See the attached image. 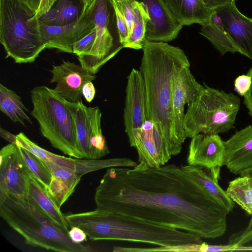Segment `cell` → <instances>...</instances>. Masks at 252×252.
I'll list each match as a JSON object with an SVG mask.
<instances>
[{
	"instance_id": "obj_1",
	"label": "cell",
	"mask_w": 252,
	"mask_h": 252,
	"mask_svg": "<svg viewBox=\"0 0 252 252\" xmlns=\"http://www.w3.org/2000/svg\"><path fill=\"white\" fill-rule=\"evenodd\" d=\"M96 209L173 227L202 238L221 236L228 214L182 167L107 169L95 189Z\"/></svg>"
},
{
	"instance_id": "obj_2",
	"label": "cell",
	"mask_w": 252,
	"mask_h": 252,
	"mask_svg": "<svg viewBox=\"0 0 252 252\" xmlns=\"http://www.w3.org/2000/svg\"><path fill=\"white\" fill-rule=\"evenodd\" d=\"M140 66L146 90L145 116L153 122L166 140L174 156L182 149L174 134L172 123L174 80L181 69L190 65L184 51L167 42L146 38Z\"/></svg>"
},
{
	"instance_id": "obj_3",
	"label": "cell",
	"mask_w": 252,
	"mask_h": 252,
	"mask_svg": "<svg viewBox=\"0 0 252 252\" xmlns=\"http://www.w3.org/2000/svg\"><path fill=\"white\" fill-rule=\"evenodd\" d=\"M69 227L77 226L93 241L115 240L169 247L200 244L202 238L191 233L96 209L65 216Z\"/></svg>"
},
{
	"instance_id": "obj_4",
	"label": "cell",
	"mask_w": 252,
	"mask_h": 252,
	"mask_svg": "<svg viewBox=\"0 0 252 252\" xmlns=\"http://www.w3.org/2000/svg\"><path fill=\"white\" fill-rule=\"evenodd\" d=\"M0 215L28 245L60 252H94L89 246L73 242L63 230L28 195H11L0 201Z\"/></svg>"
},
{
	"instance_id": "obj_5",
	"label": "cell",
	"mask_w": 252,
	"mask_h": 252,
	"mask_svg": "<svg viewBox=\"0 0 252 252\" xmlns=\"http://www.w3.org/2000/svg\"><path fill=\"white\" fill-rule=\"evenodd\" d=\"M0 42L18 63L34 62L45 49L39 18L23 0H0Z\"/></svg>"
},
{
	"instance_id": "obj_6",
	"label": "cell",
	"mask_w": 252,
	"mask_h": 252,
	"mask_svg": "<svg viewBox=\"0 0 252 252\" xmlns=\"http://www.w3.org/2000/svg\"><path fill=\"white\" fill-rule=\"evenodd\" d=\"M30 114L38 123L42 135L64 154L84 158L77 143L76 128L68 101L53 89L37 86L31 91Z\"/></svg>"
},
{
	"instance_id": "obj_7",
	"label": "cell",
	"mask_w": 252,
	"mask_h": 252,
	"mask_svg": "<svg viewBox=\"0 0 252 252\" xmlns=\"http://www.w3.org/2000/svg\"><path fill=\"white\" fill-rule=\"evenodd\" d=\"M198 96L188 104L183 120L187 138L200 133H225L233 128L241 99L231 93L204 85Z\"/></svg>"
},
{
	"instance_id": "obj_8",
	"label": "cell",
	"mask_w": 252,
	"mask_h": 252,
	"mask_svg": "<svg viewBox=\"0 0 252 252\" xmlns=\"http://www.w3.org/2000/svg\"><path fill=\"white\" fill-rule=\"evenodd\" d=\"M87 10L95 25L96 38L89 53L78 59L83 67L95 75L123 46H115L111 28L113 8L110 0H94Z\"/></svg>"
},
{
	"instance_id": "obj_9",
	"label": "cell",
	"mask_w": 252,
	"mask_h": 252,
	"mask_svg": "<svg viewBox=\"0 0 252 252\" xmlns=\"http://www.w3.org/2000/svg\"><path fill=\"white\" fill-rule=\"evenodd\" d=\"M75 120L79 148L84 158L98 159L110 153L102 134V113L98 106L87 107L82 101H68Z\"/></svg>"
},
{
	"instance_id": "obj_10",
	"label": "cell",
	"mask_w": 252,
	"mask_h": 252,
	"mask_svg": "<svg viewBox=\"0 0 252 252\" xmlns=\"http://www.w3.org/2000/svg\"><path fill=\"white\" fill-rule=\"evenodd\" d=\"M0 201L11 195H28L30 171L16 144L0 151Z\"/></svg>"
},
{
	"instance_id": "obj_11",
	"label": "cell",
	"mask_w": 252,
	"mask_h": 252,
	"mask_svg": "<svg viewBox=\"0 0 252 252\" xmlns=\"http://www.w3.org/2000/svg\"><path fill=\"white\" fill-rule=\"evenodd\" d=\"M130 146L137 150L139 163L149 167L165 165L173 156L166 140L156 126L147 119Z\"/></svg>"
},
{
	"instance_id": "obj_12",
	"label": "cell",
	"mask_w": 252,
	"mask_h": 252,
	"mask_svg": "<svg viewBox=\"0 0 252 252\" xmlns=\"http://www.w3.org/2000/svg\"><path fill=\"white\" fill-rule=\"evenodd\" d=\"M195 79L190 65L184 66L175 77L172 89V123L178 142L182 145L187 138L183 129L184 107L202 93L204 89Z\"/></svg>"
},
{
	"instance_id": "obj_13",
	"label": "cell",
	"mask_w": 252,
	"mask_h": 252,
	"mask_svg": "<svg viewBox=\"0 0 252 252\" xmlns=\"http://www.w3.org/2000/svg\"><path fill=\"white\" fill-rule=\"evenodd\" d=\"M146 90L140 70L132 68L127 76L126 89L124 122L130 145L146 120Z\"/></svg>"
},
{
	"instance_id": "obj_14",
	"label": "cell",
	"mask_w": 252,
	"mask_h": 252,
	"mask_svg": "<svg viewBox=\"0 0 252 252\" xmlns=\"http://www.w3.org/2000/svg\"><path fill=\"white\" fill-rule=\"evenodd\" d=\"M95 28L87 9L77 21L62 26H50L40 23V32L45 49L73 53L74 44Z\"/></svg>"
},
{
	"instance_id": "obj_15",
	"label": "cell",
	"mask_w": 252,
	"mask_h": 252,
	"mask_svg": "<svg viewBox=\"0 0 252 252\" xmlns=\"http://www.w3.org/2000/svg\"><path fill=\"white\" fill-rule=\"evenodd\" d=\"M51 83H56L54 91L67 101L76 103L81 101L82 88L88 82L94 80L96 76L80 64L63 61L59 65H53L51 70Z\"/></svg>"
},
{
	"instance_id": "obj_16",
	"label": "cell",
	"mask_w": 252,
	"mask_h": 252,
	"mask_svg": "<svg viewBox=\"0 0 252 252\" xmlns=\"http://www.w3.org/2000/svg\"><path fill=\"white\" fill-rule=\"evenodd\" d=\"M235 1L214 10L241 54L252 60V18L238 9Z\"/></svg>"
},
{
	"instance_id": "obj_17",
	"label": "cell",
	"mask_w": 252,
	"mask_h": 252,
	"mask_svg": "<svg viewBox=\"0 0 252 252\" xmlns=\"http://www.w3.org/2000/svg\"><path fill=\"white\" fill-rule=\"evenodd\" d=\"M147 6L150 19L145 38L154 42H168L175 39L183 25L173 16L164 3L160 0H143Z\"/></svg>"
},
{
	"instance_id": "obj_18",
	"label": "cell",
	"mask_w": 252,
	"mask_h": 252,
	"mask_svg": "<svg viewBox=\"0 0 252 252\" xmlns=\"http://www.w3.org/2000/svg\"><path fill=\"white\" fill-rule=\"evenodd\" d=\"M223 144L222 166L234 175L252 168V125L236 131Z\"/></svg>"
},
{
	"instance_id": "obj_19",
	"label": "cell",
	"mask_w": 252,
	"mask_h": 252,
	"mask_svg": "<svg viewBox=\"0 0 252 252\" xmlns=\"http://www.w3.org/2000/svg\"><path fill=\"white\" fill-rule=\"evenodd\" d=\"M223 153V141L219 134L200 133L191 138L187 163L210 169L220 167Z\"/></svg>"
},
{
	"instance_id": "obj_20",
	"label": "cell",
	"mask_w": 252,
	"mask_h": 252,
	"mask_svg": "<svg viewBox=\"0 0 252 252\" xmlns=\"http://www.w3.org/2000/svg\"><path fill=\"white\" fill-rule=\"evenodd\" d=\"M164 3L183 26L204 25L210 21L214 12L203 0H166Z\"/></svg>"
},
{
	"instance_id": "obj_21",
	"label": "cell",
	"mask_w": 252,
	"mask_h": 252,
	"mask_svg": "<svg viewBox=\"0 0 252 252\" xmlns=\"http://www.w3.org/2000/svg\"><path fill=\"white\" fill-rule=\"evenodd\" d=\"M28 195L45 215L58 226L68 233L70 227L60 208L52 198L46 187L31 172L29 178Z\"/></svg>"
},
{
	"instance_id": "obj_22",
	"label": "cell",
	"mask_w": 252,
	"mask_h": 252,
	"mask_svg": "<svg viewBox=\"0 0 252 252\" xmlns=\"http://www.w3.org/2000/svg\"><path fill=\"white\" fill-rule=\"evenodd\" d=\"M184 170L194 178L201 186L225 208L231 212L235 203L219 184L220 167L207 169L193 165L181 166Z\"/></svg>"
},
{
	"instance_id": "obj_23",
	"label": "cell",
	"mask_w": 252,
	"mask_h": 252,
	"mask_svg": "<svg viewBox=\"0 0 252 252\" xmlns=\"http://www.w3.org/2000/svg\"><path fill=\"white\" fill-rule=\"evenodd\" d=\"M87 9L82 0H56L39 20L47 26L67 25L78 20Z\"/></svg>"
},
{
	"instance_id": "obj_24",
	"label": "cell",
	"mask_w": 252,
	"mask_h": 252,
	"mask_svg": "<svg viewBox=\"0 0 252 252\" xmlns=\"http://www.w3.org/2000/svg\"><path fill=\"white\" fill-rule=\"evenodd\" d=\"M199 33L208 39L222 55L227 52L241 54L240 50L224 28L221 20L215 10L210 21L201 25Z\"/></svg>"
},
{
	"instance_id": "obj_25",
	"label": "cell",
	"mask_w": 252,
	"mask_h": 252,
	"mask_svg": "<svg viewBox=\"0 0 252 252\" xmlns=\"http://www.w3.org/2000/svg\"><path fill=\"white\" fill-rule=\"evenodd\" d=\"M0 109L14 123L25 126V121L30 124L32 122L26 114L28 109L21 98L13 91L0 84Z\"/></svg>"
},
{
	"instance_id": "obj_26",
	"label": "cell",
	"mask_w": 252,
	"mask_h": 252,
	"mask_svg": "<svg viewBox=\"0 0 252 252\" xmlns=\"http://www.w3.org/2000/svg\"><path fill=\"white\" fill-rule=\"evenodd\" d=\"M150 17L146 4L135 0L134 4V18L132 31L124 48L142 49L145 39L146 27Z\"/></svg>"
},
{
	"instance_id": "obj_27",
	"label": "cell",
	"mask_w": 252,
	"mask_h": 252,
	"mask_svg": "<svg viewBox=\"0 0 252 252\" xmlns=\"http://www.w3.org/2000/svg\"><path fill=\"white\" fill-rule=\"evenodd\" d=\"M226 192L234 202L252 215V182L250 177L240 176L230 181Z\"/></svg>"
},
{
	"instance_id": "obj_28",
	"label": "cell",
	"mask_w": 252,
	"mask_h": 252,
	"mask_svg": "<svg viewBox=\"0 0 252 252\" xmlns=\"http://www.w3.org/2000/svg\"><path fill=\"white\" fill-rule=\"evenodd\" d=\"M20 148L23 159L30 172L40 181L48 189L52 178L49 168L42 160L33 154Z\"/></svg>"
},
{
	"instance_id": "obj_29",
	"label": "cell",
	"mask_w": 252,
	"mask_h": 252,
	"mask_svg": "<svg viewBox=\"0 0 252 252\" xmlns=\"http://www.w3.org/2000/svg\"><path fill=\"white\" fill-rule=\"evenodd\" d=\"M44 162L49 168L53 176L59 179L75 189L80 182L82 176L75 169L49 161H44Z\"/></svg>"
},
{
	"instance_id": "obj_30",
	"label": "cell",
	"mask_w": 252,
	"mask_h": 252,
	"mask_svg": "<svg viewBox=\"0 0 252 252\" xmlns=\"http://www.w3.org/2000/svg\"><path fill=\"white\" fill-rule=\"evenodd\" d=\"M47 190L57 205L61 208L74 191L75 189L52 176Z\"/></svg>"
},
{
	"instance_id": "obj_31",
	"label": "cell",
	"mask_w": 252,
	"mask_h": 252,
	"mask_svg": "<svg viewBox=\"0 0 252 252\" xmlns=\"http://www.w3.org/2000/svg\"><path fill=\"white\" fill-rule=\"evenodd\" d=\"M228 244L233 247V251H252V227L247 226L229 238Z\"/></svg>"
},
{
	"instance_id": "obj_32",
	"label": "cell",
	"mask_w": 252,
	"mask_h": 252,
	"mask_svg": "<svg viewBox=\"0 0 252 252\" xmlns=\"http://www.w3.org/2000/svg\"><path fill=\"white\" fill-rule=\"evenodd\" d=\"M112 5L118 30L119 41L123 46L126 42L128 37L129 32L125 19L122 13L117 2L114 0H110Z\"/></svg>"
},
{
	"instance_id": "obj_33",
	"label": "cell",
	"mask_w": 252,
	"mask_h": 252,
	"mask_svg": "<svg viewBox=\"0 0 252 252\" xmlns=\"http://www.w3.org/2000/svg\"><path fill=\"white\" fill-rule=\"evenodd\" d=\"M96 28L76 42L73 47V53L77 55L78 58L87 55L91 50L96 38Z\"/></svg>"
},
{
	"instance_id": "obj_34",
	"label": "cell",
	"mask_w": 252,
	"mask_h": 252,
	"mask_svg": "<svg viewBox=\"0 0 252 252\" xmlns=\"http://www.w3.org/2000/svg\"><path fill=\"white\" fill-rule=\"evenodd\" d=\"M135 1V0H121L116 1L125 19L129 32V36L133 27Z\"/></svg>"
},
{
	"instance_id": "obj_35",
	"label": "cell",
	"mask_w": 252,
	"mask_h": 252,
	"mask_svg": "<svg viewBox=\"0 0 252 252\" xmlns=\"http://www.w3.org/2000/svg\"><path fill=\"white\" fill-rule=\"evenodd\" d=\"M252 83L251 77L248 74L241 75L234 81L235 90L241 95L244 96L250 90Z\"/></svg>"
},
{
	"instance_id": "obj_36",
	"label": "cell",
	"mask_w": 252,
	"mask_h": 252,
	"mask_svg": "<svg viewBox=\"0 0 252 252\" xmlns=\"http://www.w3.org/2000/svg\"><path fill=\"white\" fill-rule=\"evenodd\" d=\"M68 235L71 241L76 244H81L87 240V235L81 228L77 226L70 227Z\"/></svg>"
},
{
	"instance_id": "obj_37",
	"label": "cell",
	"mask_w": 252,
	"mask_h": 252,
	"mask_svg": "<svg viewBox=\"0 0 252 252\" xmlns=\"http://www.w3.org/2000/svg\"><path fill=\"white\" fill-rule=\"evenodd\" d=\"M82 96L88 102H91L94 97L95 89L92 81L86 83L82 88Z\"/></svg>"
},
{
	"instance_id": "obj_38",
	"label": "cell",
	"mask_w": 252,
	"mask_h": 252,
	"mask_svg": "<svg viewBox=\"0 0 252 252\" xmlns=\"http://www.w3.org/2000/svg\"><path fill=\"white\" fill-rule=\"evenodd\" d=\"M247 74L251 77L252 83L250 90L244 96V103L248 110L249 114L252 117V67Z\"/></svg>"
},
{
	"instance_id": "obj_39",
	"label": "cell",
	"mask_w": 252,
	"mask_h": 252,
	"mask_svg": "<svg viewBox=\"0 0 252 252\" xmlns=\"http://www.w3.org/2000/svg\"><path fill=\"white\" fill-rule=\"evenodd\" d=\"M56 0H41L36 15L39 18L47 13Z\"/></svg>"
},
{
	"instance_id": "obj_40",
	"label": "cell",
	"mask_w": 252,
	"mask_h": 252,
	"mask_svg": "<svg viewBox=\"0 0 252 252\" xmlns=\"http://www.w3.org/2000/svg\"><path fill=\"white\" fill-rule=\"evenodd\" d=\"M205 4L210 8L215 9L217 7L225 5L234 0H203Z\"/></svg>"
},
{
	"instance_id": "obj_41",
	"label": "cell",
	"mask_w": 252,
	"mask_h": 252,
	"mask_svg": "<svg viewBox=\"0 0 252 252\" xmlns=\"http://www.w3.org/2000/svg\"><path fill=\"white\" fill-rule=\"evenodd\" d=\"M0 135L9 143L16 144V135L11 134L1 127L0 128Z\"/></svg>"
},
{
	"instance_id": "obj_42",
	"label": "cell",
	"mask_w": 252,
	"mask_h": 252,
	"mask_svg": "<svg viewBox=\"0 0 252 252\" xmlns=\"http://www.w3.org/2000/svg\"><path fill=\"white\" fill-rule=\"evenodd\" d=\"M34 11H37L41 0H23Z\"/></svg>"
},
{
	"instance_id": "obj_43",
	"label": "cell",
	"mask_w": 252,
	"mask_h": 252,
	"mask_svg": "<svg viewBox=\"0 0 252 252\" xmlns=\"http://www.w3.org/2000/svg\"><path fill=\"white\" fill-rule=\"evenodd\" d=\"M240 176H246L250 177L252 182V168L248 169L243 172ZM248 226L252 227V215L251 217V219L249 223Z\"/></svg>"
},
{
	"instance_id": "obj_44",
	"label": "cell",
	"mask_w": 252,
	"mask_h": 252,
	"mask_svg": "<svg viewBox=\"0 0 252 252\" xmlns=\"http://www.w3.org/2000/svg\"><path fill=\"white\" fill-rule=\"evenodd\" d=\"M83 2L84 3L86 8H87L88 7L90 6V5L92 3L94 0H82Z\"/></svg>"
},
{
	"instance_id": "obj_45",
	"label": "cell",
	"mask_w": 252,
	"mask_h": 252,
	"mask_svg": "<svg viewBox=\"0 0 252 252\" xmlns=\"http://www.w3.org/2000/svg\"><path fill=\"white\" fill-rule=\"evenodd\" d=\"M161 0V1H163L164 3H165V0ZM164 4H165V3H164Z\"/></svg>"
},
{
	"instance_id": "obj_46",
	"label": "cell",
	"mask_w": 252,
	"mask_h": 252,
	"mask_svg": "<svg viewBox=\"0 0 252 252\" xmlns=\"http://www.w3.org/2000/svg\"><path fill=\"white\" fill-rule=\"evenodd\" d=\"M115 0L116 1H120V0Z\"/></svg>"
},
{
	"instance_id": "obj_47",
	"label": "cell",
	"mask_w": 252,
	"mask_h": 252,
	"mask_svg": "<svg viewBox=\"0 0 252 252\" xmlns=\"http://www.w3.org/2000/svg\"></svg>"
}]
</instances>
